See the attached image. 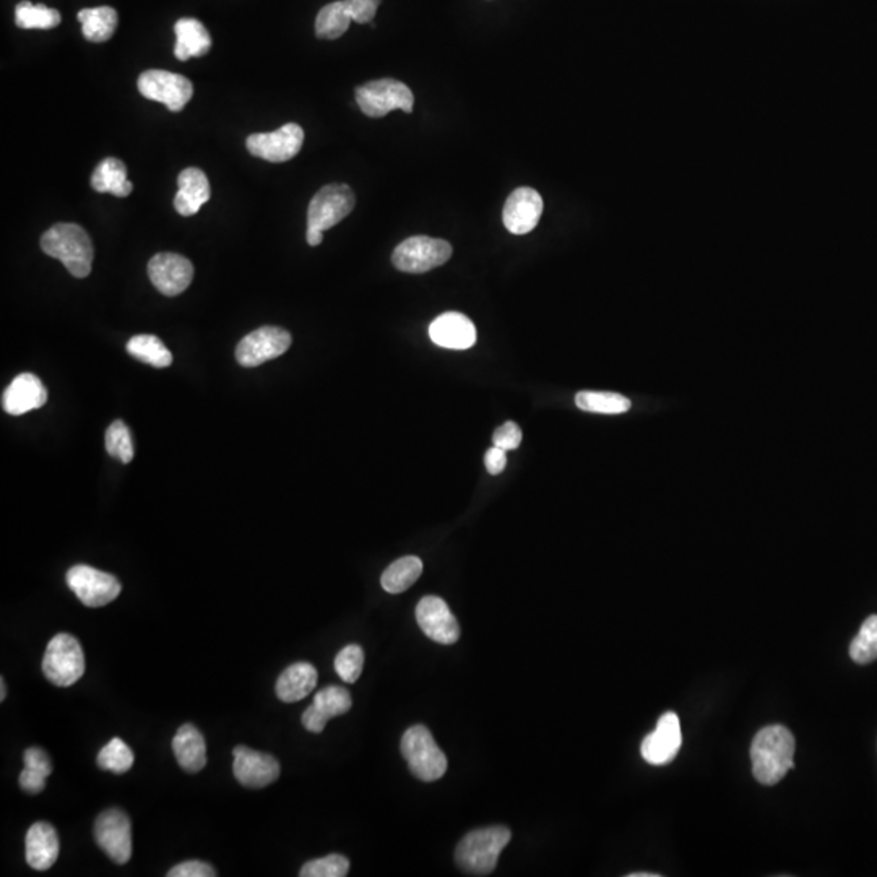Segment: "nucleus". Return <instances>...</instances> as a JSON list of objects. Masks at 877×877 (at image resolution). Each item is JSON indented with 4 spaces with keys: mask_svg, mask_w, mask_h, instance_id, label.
<instances>
[{
    "mask_svg": "<svg viewBox=\"0 0 877 877\" xmlns=\"http://www.w3.org/2000/svg\"><path fill=\"white\" fill-rule=\"evenodd\" d=\"M795 738L782 725L765 726L751 744L752 772L757 782L777 785L793 769Z\"/></svg>",
    "mask_w": 877,
    "mask_h": 877,
    "instance_id": "f257e3e1",
    "label": "nucleus"
},
{
    "mask_svg": "<svg viewBox=\"0 0 877 877\" xmlns=\"http://www.w3.org/2000/svg\"><path fill=\"white\" fill-rule=\"evenodd\" d=\"M41 249L52 259L61 260L70 275L85 278L93 265V244L82 226L59 223L49 228L41 238Z\"/></svg>",
    "mask_w": 877,
    "mask_h": 877,
    "instance_id": "f03ea898",
    "label": "nucleus"
},
{
    "mask_svg": "<svg viewBox=\"0 0 877 877\" xmlns=\"http://www.w3.org/2000/svg\"><path fill=\"white\" fill-rule=\"evenodd\" d=\"M510 830L504 826L484 827L463 837L455 850V861L463 873L488 876L496 869L502 850L510 842Z\"/></svg>",
    "mask_w": 877,
    "mask_h": 877,
    "instance_id": "7ed1b4c3",
    "label": "nucleus"
},
{
    "mask_svg": "<svg viewBox=\"0 0 877 877\" xmlns=\"http://www.w3.org/2000/svg\"><path fill=\"white\" fill-rule=\"evenodd\" d=\"M355 194L345 184H329L312 197L307 210V244H322L324 231L345 220L355 208Z\"/></svg>",
    "mask_w": 877,
    "mask_h": 877,
    "instance_id": "20e7f679",
    "label": "nucleus"
},
{
    "mask_svg": "<svg viewBox=\"0 0 877 877\" xmlns=\"http://www.w3.org/2000/svg\"><path fill=\"white\" fill-rule=\"evenodd\" d=\"M402 754L411 774L423 782H436L444 777L447 757L437 746L431 731L423 725L411 726L402 738Z\"/></svg>",
    "mask_w": 877,
    "mask_h": 877,
    "instance_id": "39448f33",
    "label": "nucleus"
},
{
    "mask_svg": "<svg viewBox=\"0 0 877 877\" xmlns=\"http://www.w3.org/2000/svg\"><path fill=\"white\" fill-rule=\"evenodd\" d=\"M43 673L57 687L77 683L85 673V655L80 642L70 634L52 637L44 652Z\"/></svg>",
    "mask_w": 877,
    "mask_h": 877,
    "instance_id": "423d86ee",
    "label": "nucleus"
},
{
    "mask_svg": "<svg viewBox=\"0 0 877 877\" xmlns=\"http://www.w3.org/2000/svg\"><path fill=\"white\" fill-rule=\"evenodd\" d=\"M356 103L369 117H384L395 109L410 114L415 106V96L405 83L382 78L356 88Z\"/></svg>",
    "mask_w": 877,
    "mask_h": 877,
    "instance_id": "0eeeda50",
    "label": "nucleus"
},
{
    "mask_svg": "<svg viewBox=\"0 0 877 877\" xmlns=\"http://www.w3.org/2000/svg\"><path fill=\"white\" fill-rule=\"evenodd\" d=\"M452 257V246L444 239L413 236L395 247L392 262L405 273H426L441 267Z\"/></svg>",
    "mask_w": 877,
    "mask_h": 877,
    "instance_id": "6e6552de",
    "label": "nucleus"
},
{
    "mask_svg": "<svg viewBox=\"0 0 877 877\" xmlns=\"http://www.w3.org/2000/svg\"><path fill=\"white\" fill-rule=\"evenodd\" d=\"M67 585L88 608H101L113 603L122 590L121 582L114 575L85 564L69 569Z\"/></svg>",
    "mask_w": 877,
    "mask_h": 877,
    "instance_id": "1a4fd4ad",
    "label": "nucleus"
},
{
    "mask_svg": "<svg viewBox=\"0 0 877 877\" xmlns=\"http://www.w3.org/2000/svg\"><path fill=\"white\" fill-rule=\"evenodd\" d=\"M143 98L150 101H158L165 104L166 108L173 113H179L184 109L192 95L194 87L189 78L184 75L173 74L168 70H147L139 77L137 83Z\"/></svg>",
    "mask_w": 877,
    "mask_h": 877,
    "instance_id": "9d476101",
    "label": "nucleus"
},
{
    "mask_svg": "<svg viewBox=\"0 0 877 877\" xmlns=\"http://www.w3.org/2000/svg\"><path fill=\"white\" fill-rule=\"evenodd\" d=\"M95 840L98 847L117 863L126 865L132 856V824L121 809H106L95 822Z\"/></svg>",
    "mask_w": 877,
    "mask_h": 877,
    "instance_id": "9b49d317",
    "label": "nucleus"
},
{
    "mask_svg": "<svg viewBox=\"0 0 877 877\" xmlns=\"http://www.w3.org/2000/svg\"><path fill=\"white\" fill-rule=\"evenodd\" d=\"M303 127L290 122L280 129L267 134H252L247 137L246 147L251 155L270 163H285L293 160L303 148Z\"/></svg>",
    "mask_w": 877,
    "mask_h": 877,
    "instance_id": "f8f14e48",
    "label": "nucleus"
},
{
    "mask_svg": "<svg viewBox=\"0 0 877 877\" xmlns=\"http://www.w3.org/2000/svg\"><path fill=\"white\" fill-rule=\"evenodd\" d=\"M290 332L280 327H260L242 338L236 348V359L244 368H257L288 351Z\"/></svg>",
    "mask_w": 877,
    "mask_h": 877,
    "instance_id": "ddd939ff",
    "label": "nucleus"
},
{
    "mask_svg": "<svg viewBox=\"0 0 877 877\" xmlns=\"http://www.w3.org/2000/svg\"><path fill=\"white\" fill-rule=\"evenodd\" d=\"M148 277L165 296H179L191 286L194 265L179 254L161 252L148 262Z\"/></svg>",
    "mask_w": 877,
    "mask_h": 877,
    "instance_id": "4468645a",
    "label": "nucleus"
},
{
    "mask_svg": "<svg viewBox=\"0 0 877 877\" xmlns=\"http://www.w3.org/2000/svg\"><path fill=\"white\" fill-rule=\"evenodd\" d=\"M233 756L234 777L242 787L265 788L280 777V762L270 754L238 746L234 748Z\"/></svg>",
    "mask_w": 877,
    "mask_h": 877,
    "instance_id": "2eb2a0df",
    "label": "nucleus"
},
{
    "mask_svg": "<svg viewBox=\"0 0 877 877\" xmlns=\"http://www.w3.org/2000/svg\"><path fill=\"white\" fill-rule=\"evenodd\" d=\"M421 631L437 644L452 645L460 637V626L449 605L439 597H424L416 606Z\"/></svg>",
    "mask_w": 877,
    "mask_h": 877,
    "instance_id": "dca6fc26",
    "label": "nucleus"
},
{
    "mask_svg": "<svg viewBox=\"0 0 877 877\" xmlns=\"http://www.w3.org/2000/svg\"><path fill=\"white\" fill-rule=\"evenodd\" d=\"M683 744V733L678 715L666 712L658 720L657 728L642 743V757L652 765H666L676 759Z\"/></svg>",
    "mask_w": 877,
    "mask_h": 877,
    "instance_id": "f3484780",
    "label": "nucleus"
},
{
    "mask_svg": "<svg viewBox=\"0 0 877 877\" xmlns=\"http://www.w3.org/2000/svg\"><path fill=\"white\" fill-rule=\"evenodd\" d=\"M543 199L532 187H519L507 199L502 220L507 231L517 236L532 233L543 215Z\"/></svg>",
    "mask_w": 877,
    "mask_h": 877,
    "instance_id": "a211bd4d",
    "label": "nucleus"
},
{
    "mask_svg": "<svg viewBox=\"0 0 877 877\" xmlns=\"http://www.w3.org/2000/svg\"><path fill=\"white\" fill-rule=\"evenodd\" d=\"M429 337L434 345L445 350H470L475 345L476 327L460 312H445L429 325Z\"/></svg>",
    "mask_w": 877,
    "mask_h": 877,
    "instance_id": "6ab92c4d",
    "label": "nucleus"
},
{
    "mask_svg": "<svg viewBox=\"0 0 877 877\" xmlns=\"http://www.w3.org/2000/svg\"><path fill=\"white\" fill-rule=\"evenodd\" d=\"M350 692L340 686H329L317 692L312 705L303 715V725L311 733H322L332 718L345 715L351 709Z\"/></svg>",
    "mask_w": 877,
    "mask_h": 877,
    "instance_id": "aec40b11",
    "label": "nucleus"
},
{
    "mask_svg": "<svg viewBox=\"0 0 877 877\" xmlns=\"http://www.w3.org/2000/svg\"><path fill=\"white\" fill-rule=\"evenodd\" d=\"M48 402V390L35 374L25 372L13 379L5 389L2 397V408L12 416L25 415L28 411L38 410Z\"/></svg>",
    "mask_w": 877,
    "mask_h": 877,
    "instance_id": "412c9836",
    "label": "nucleus"
},
{
    "mask_svg": "<svg viewBox=\"0 0 877 877\" xmlns=\"http://www.w3.org/2000/svg\"><path fill=\"white\" fill-rule=\"evenodd\" d=\"M26 863L36 871H48L59 858V837L48 822H35L26 832Z\"/></svg>",
    "mask_w": 877,
    "mask_h": 877,
    "instance_id": "4be33fe9",
    "label": "nucleus"
},
{
    "mask_svg": "<svg viewBox=\"0 0 877 877\" xmlns=\"http://www.w3.org/2000/svg\"><path fill=\"white\" fill-rule=\"evenodd\" d=\"M178 186L174 208L182 217H192L210 200V182L202 169H184L179 174Z\"/></svg>",
    "mask_w": 877,
    "mask_h": 877,
    "instance_id": "5701e85b",
    "label": "nucleus"
},
{
    "mask_svg": "<svg viewBox=\"0 0 877 877\" xmlns=\"http://www.w3.org/2000/svg\"><path fill=\"white\" fill-rule=\"evenodd\" d=\"M317 679H319V674H317L316 668L311 663L301 661V663H294V665L288 666L280 674V678L277 681L278 699L281 702H286V704H293V702L303 700L304 697L309 696L316 689Z\"/></svg>",
    "mask_w": 877,
    "mask_h": 877,
    "instance_id": "b1692460",
    "label": "nucleus"
},
{
    "mask_svg": "<svg viewBox=\"0 0 877 877\" xmlns=\"http://www.w3.org/2000/svg\"><path fill=\"white\" fill-rule=\"evenodd\" d=\"M174 33H176L174 56L178 57L179 61L205 56L212 49V36L204 23H200L195 18L178 20L174 25Z\"/></svg>",
    "mask_w": 877,
    "mask_h": 877,
    "instance_id": "393cba45",
    "label": "nucleus"
},
{
    "mask_svg": "<svg viewBox=\"0 0 877 877\" xmlns=\"http://www.w3.org/2000/svg\"><path fill=\"white\" fill-rule=\"evenodd\" d=\"M176 761L189 774H197L207 765L205 739L194 725H182L173 739Z\"/></svg>",
    "mask_w": 877,
    "mask_h": 877,
    "instance_id": "a878e982",
    "label": "nucleus"
},
{
    "mask_svg": "<svg viewBox=\"0 0 877 877\" xmlns=\"http://www.w3.org/2000/svg\"><path fill=\"white\" fill-rule=\"evenodd\" d=\"M91 187L100 194L127 197L132 192V182L127 179V168L117 158H106L96 166L91 176Z\"/></svg>",
    "mask_w": 877,
    "mask_h": 877,
    "instance_id": "bb28decb",
    "label": "nucleus"
},
{
    "mask_svg": "<svg viewBox=\"0 0 877 877\" xmlns=\"http://www.w3.org/2000/svg\"><path fill=\"white\" fill-rule=\"evenodd\" d=\"M78 22L82 23V33L90 43H106L116 33L117 17L113 7H95L78 12Z\"/></svg>",
    "mask_w": 877,
    "mask_h": 877,
    "instance_id": "cd10ccee",
    "label": "nucleus"
},
{
    "mask_svg": "<svg viewBox=\"0 0 877 877\" xmlns=\"http://www.w3.org/2000/svg\"><path fill=\"white\" fill-rule=\"evenodd\" d=\"M423 574V562L416 556H405L392 562L384 574H382L381 584L385 592L398 595L415 584Z\"/></svg>",
    "mask_w": 877,
    "mask_h": 877,
    "instance_id": "c85d7f7f",
    "label": "nucleus"
},
{
    "mask_svg": "<svg viewBox=\"0 0 877 877\" xmlns=\"http://www.w3.org/2000/svg\"><path fill=\"white\" fill-rule=\"evenodd\" d=\"M127 353L140 363L150 364L153 368H168L173 363V355L155 335H135L130 338L127 342Z\"/></svg>",
    "mask_w": 877,
    "mask_h": 877,
    "instance_id": "c756f323",
    "label": "nucleus"
},
{
    "mask_svg": "<svg viewBox=\"0 0 877 877\" xmlns=\"http://www.w3.org/2000/svg\"><path fill=\"white\" fill-rule=\"evenodd\" d=\"M350 7L346 0H337L332 4L325 5L316 18V35L320 39H337L345 35L350 28Z\"/></svg>",
    "mask_w": 877,
    "mask_h": 877,
    "instance_id": "7c9ffc66",
    "label": "nucleus"
},
{
    "mask_svg": "<svg viewBox=\"0 0 877 877\" xmlns=\"http://www.w3.org/2000/svg\"><path fill=\"white\" fill-rule=\"evenodd\" d=\"M575 405L580 410L598 415H623L631 410V400L613 392H592L585 390L575 395Z\"/></svg>",
    "mask_w": 877,
    "mask_h": 877,
    "instance_id": "2f4dec72",
    "label": "nucleus"
},
{
    "mask_svg": "<svg viewBox=\"0 0 877 877\" xmlns=\"http://www.w3.org/2000/svg\"><path fill=\"white\" fill-rule=\"evenodd\" d=\"M61 22V13L44 4H31L23 0L15 9V23L22 30H52Z\"/></svg>",
    "mask_w": 877,
    "mask_h": 877,
    "instance_id": "473e14b6",
    "label": "nucleus"
},
{
    "mask_svg": "<svg viewBox=\"0 0 877 877\" xmlns=\"http://www.w3.org/2000/svg\"><path fill=\"white\" fill-rule=\"evenodd\" d=\"M98 767L114 774H126L134 765V752L121 738L109 741L96 757Z\"/></svg>",
    "mask_w": 877,
    "mask_h": 877,
    "instance_id": "72a5a7b5",
    "label": "nucleus"
},
{
    "mask_svg": "<svg viewBox=\"0 0 877 877\" xmlns=\"http://www.w3.org/2000/svg\"><path fill=\"white\" fill-rule=\"evenodd\" d=\"M850 657L860 665L877 660V614L869 616L861 626L858 636L850 645Z\"/></svg>",
    "mask_w": 877,
    "mask_h": 877,
    "instance_id": "f704fd0d",
    "label": "nucleus"
},
{
    "mask_svg": "<svg viewBox=\"0 0 877 877\" xmlns=\"http://www.w3.org/2000/svg\"><path fill=\"white\" fill-rule=\"evenodd\" d=\"M106 450L111 457H116L122 463L132 462L134 458V442L130 436L129 428L124 421H114L106 431Z\"/></svg>",
    "mask_w": 877,
    "mask_h": 877,
    "instance_id": "c9c22d12",
    "label": "nucleus"
},
{
    "mask_svg": "<svg viewBox=\"0 0 877 877\" xmlns=\"http://www.w3.org/2000/svg\"><path fill=\"white\" fill-rule=\"evenodd\" d=\"M350 871V861L343 855H329L307 861L301 869V877H345Z\"/></svg>",
    "mask_w": 877,
    "mask_h": 877,
    "instance_id": "e433bc0d",
    "label": "nucleus"
},
{
    "mask_svg": "<svg viewBox=\"0 0 877 877\" xmlns=\"http://www.w3.org/2000/svg\"><path fill=\"white\" fill-rule=\"evenodd\" d=\"M364 652L359 645H348L335 658V671L345 683H356L363 673Z\"/></svg>",
    "mask_w": 877,
    "mask_h": 877,
    "instance_id": "4c0bfd02",
    "label": "nucleus"
},
{
    "mask_svg": "<svg viewBox=\"0 0 877 877\" xmlns=\"http://www.w3.org/2000/svg\"><path fill=\"white\" fill-rule=\"evenodd\" d=\"M493 442L496 447H501L506 452L507 450H515L519 447L520 442H522V429L514 421L502 424L501 428L496 429Z\"/></svg>",
    "mask_w": 877,
    "mask_h": 877,
    "instance_id": "58836bf2",
    "label": "nucleus"
},
{
    "mask_svg": "<svg viewBox=\"0 0 877 877\" xmlns=\"http://www.w3.org/2000/svg\"><path fill=\"white\" fill-rule=\"evenodd\" d=\"M217 871L205 861H184L181 865L174 866L168 873V877H213Z\"/></svg>",
    "mask_w": 877,
    "mask_h": 877,
    "instance_id": "ea45409f",
    "label": "nucleus"
},
{
    "mask_svg": "<svg viewBox=\"0 0 877 877\" xmlns=\"http://www.w3.org/2000/svg\"><path fill=\"white\" fill-rule=\"evenodd\" d=\"M350 7L351 18L356 23H371L376 17L381 0H346Z\"/></svg>",
    "mask_w": 877,
    "mask_h": 877,
    "instance_id": "a19ab883",
    "label": "nucleus"
},
{
    "mask_svg": "<svg viewBox=\"0 0 877 877\" xmlns=\"http://www.w3.org/2000/svg\"><path fill=\"white\" fill-rule=\"evenodd\" d=\"M23 762H25V767H28V769L36 770V772L46 775V777L52 774V762L49 759L48 752L44 751V749H26L25 754H23Z\"/></svg>",
    "mask_w": 877,
    "mask_h": 877,
    "instance_id": "79ce46f5",
    "label": "nucleus"
},
{
    "mask_svg": "<svg viewBox=\"0 0 877 877\" xmlns=\"http://www.w3.org/2000/svg\"><path fill=\"white\" fill-rule=\"evenodd\" d=\"M46 778H48L46 775L39 774L36 770L25 767L22 774H20V778H18V785L26 793L38 795V793H41L46 788Z\"/></svg>",
    "mask_w": 877,
    "mask_h": 877,
    "instance_id": "37998d69",
    "label": "nucleus"
},
{
    "mask_svg": "<svg viewBox=\"0 0 877 877\" xmlns=\"http://www.w3.org/2000/svg\"><path fill=\"white\" fill-rule=\"evenodd\" d=\"M507 455L506 450L501 447H491L484 455V465L491 475H499L506 470Z\"/></svg>",
    "mask_w": 877,
    "mask_h": 877,
    "instance_id": "c03bdc74",
    "label": "nucleus"
},
{
    "mask_svg": "<svg viewBox=\"0 0 877 877\" xmlns=\"http://www.w3.org/2000/svg\"><path fill=\"white\" fill-rule=\"evenodd\" d=\"M7 697V686H5L4 678L0 679V700H5Z\"/></svg>",
    "mask_w": 877,
    "mask_h": 877,
    "instance_id": "a18cd8bd",
    "label": "nucleus"
},
{
    "mask_svg": "<svg viewBox=\"0 0 877 877\" xmlns=\"http://www.w3.org/2000/svg\"><path fill=\"white\" fill-rule=\"evenodd\" d=\"M629 877H660V874H652V873H632V874H629Z\"/></svg>",
    "mask_w": 877,
    "mask_h": 877,
    "instance_id": "49530a36",
    "label": "nucleus"
}]
</instances>
